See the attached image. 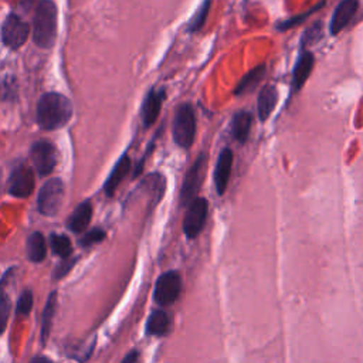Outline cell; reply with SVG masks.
Masks as SVG:
<instances>
[{
	"label": "cell",
	"instance_id": "obj_19",
	"mask_svg": "<svg viewBox=\"0 0 363 363\" xmlns=\"http://www.w3.org/2000/svg\"><path fill=\"white\" fill-rule=\"evenodd\" d=\"M170 328V318L163 309H155L146 322V333L150 336H164Z\"/></svg>",
	"mask_w": 363,
	"mask_h": 363
},
{
	"label": "cell",
	"instance_id": "obj_14",
	"mask_svg": "<svg viewBox=\"0 0 363 363\" xmlns=\"http://www.w3.org/2000/svg\"><path fill=\"white\" fill-rule=\"evenodd\" d=\"M163 99H164V91L162 89H150L147 92L140 111L145 128H149L156 122L162 109Z\"/></svg>",
	"mask_w": 363,
	"mask_h": 363
},
{
	"label": "cell",
	"instance_id": "obj_28",
	"mask_svg": "<svg viewBox=\"0 0 363 363\" xmlns=\"http://www.w3.org/2000/svg\"><path fill=\"white\" fill-rule=\"evenodd\" d=\"M104 238H105V231L101 228H94L82 235V238L79 240V244H81V247L88 248L96 242H101Z\"/></svg>",
	"mask_w": 363,
	"mask_h": 363
},
{
	"label": "cell",
	"instance_id": "obj_33",
	"mask_svg": "<svg viewBox=\"0 0 363 363\" xmlns=\"http://www.w3.org/2000/svg\"><path fill=\"white\" fill-rule=\"evenodd\" d=\"M0 187H1V169H0Z\"/></svg>",
	"mask_w": 363,
	"mask_h": 363
},
{
	"label": "cell",
	"instance_id": "obj_15",
	"mask_svg": "<svg viewBox=\"0 0 363 363\" xmlns=\"http://www.w3.org/2000/svg\"><path fill=\"white\" fill-rule=\"evenodd\" d=\"M278 102V91L275 88V85L269 84L265 85L257 98V113H258V119L259 121H267L271 113L274 112L275 106Z\"/></svg>",
	"mask_w": 363,
	"mask_h": 363
},
{
	"label": "cell",
	"instance_id": "obj_25",
	"mask_svg": "<svg viewBox=\"0 0 363 363\" xmlns=\"http://www.w3.org/2000/svg\"><path fill=\"white\" fill-rule=\"evenodd\" d=\"M323 4H325V1H320V3H318L315 7L309 9L308 11H305V13H302V14H298V16H294V17H289V18H286V20L278 23V24H277V30L285 31V30H289V28L296 27L298 24H301L302 21H305V20L308 18V16H311V14L316 13L318 10H320Z\"/></svg>",
	"mask_w": 363,
	"mask_h": 363
},
{
	"label": "cell",
	"instance_id": "obj_29",
	"mask_svg": "<svg viewBox=\"0 0 363 363\" xmlns=\"http://www.w3.org/2000/svg\"><path fill=\"white\" fill-rule=\"evenodd\" d=\"M320 24L316 23L311 28L305 30L302 38H301V50H308V45L315 43L320 37Z\"/></svg>",
	"mask_w": 363,
	"mask_h": 363
},
{
	"label": "cell",
	"instance_id": "obj_7",
	"mask_svg": "<svg viewBox=\"0 0 363 363\" xmlns=\"http://www.w3.org/2000/svg\"><path fill=\"white\" fill-rule=\"evenodd\" d=\"M208 214V201L204 197H196L189 206L183 220V231L187 238H196L207 220Z\"/></svg>",
	"mask_w": 363,
	"mask_h": 363
},
{
	"label": "cell",
	"instance_id": "obj_4",
	"mask_svg": "<svg viewBox=\"0 0 363 363\" xmlns=\"http://www.w3.org/2000/svg\"><path fill=\"white\" fill-rule=\"evenodd\" d=\"M206 167H207V155L200 153L194 160V163L189 167L183 179L180 196H179L180 206H189L196 199V194L200 190V186L204 180Z\"/></svg>",
	"mask_w": 363,
	"mask_h": 363
},
{
	"label": "cell",
	"instance_id": "obj_24",
	"mask_svg": "<svg viewBox=\"0 0 363 363\" xmlns=\"http://www.w3.org/2000/svg\"><path fill=\"white\" fill-rule=\"evenodd\" d=\"M210 4H211V0H204V1L201 3V6L199 7V10L194 13V16L191 17V20H190V23H189V26H187V30H189L190 33H196V31H199V30L204 26L206 20H207V17H208Z\"/></svg>",
	"mask_w": 363,
	"mask_h": 363
},
{
	"label": "cell",
	"instance_id": "obj_12",
	"mask_svg": "<svg viewBox=\"0 0 363 363\" xmlns=\"http://www.w3.org/2000/svg\"><path fill=\"white\" fill-rule=\"evenodd\" d=\"M357 7H359L357 0H342L336 6L329 23V31L332 35L339 34L350 23L354 13L357 11Z\"/></svg>",
	"mask_w": 363,
	"mask_h": 363
},
{
	"label": "cell",
	"instance_id": "obj_26",
	"mask_svg": "<svg viewBox=\"0 0 363 363\" xmlns=\"http://www.w3.org/2000/svg\"><path fill=\"white\" fill-rule=\"evenodd\" d=\"M6 275L0 282V335H3L10 316V299L6 294Z\"/></svg>",
	"mask_w": 363,
	"mask_h": 363
},
{
	"label": "cell",
	"instance_id": "obj_20",
	"mask_svg": "<svg viewBox=\"0 0 363 363\" xmlns=\"http://www.w3.org/2000/svg\"><path fill=\"white\" fill-rule=\"evenodd\" d=\"M265 75V65L264 64H259L257 65L255 68H252L251 71H248L237 84L235 89H234V95L235 96H240L245 92H250L252 91L264 78Z\"/></svg>",
	"mask_w": 363,
	"mask_h": 363
},
{
	"label": "cell",
	"instance_id": "obj_9",
	"mask_svg": "<svg viewBox=\"0 0 363 363\" xmlns=\"http://www.w3.org/2000/svg\"><path fill=\"white\" fill-rule=\"evenodd\" d=\"M31 160L40 176H48L57 163V152L50 140H37L31 146Z\"/></svg>",
	"mask_w": 363,
	"mask_h": 363
},
{
	"label": "cell",
	"instance_id": "obj_10",
	"mask_svg": "<svg viewBox=\"0 0 363 363\" xmlns=\"http://www.w3.org/2000/svg\"><path fill=\"white\" fill-rule=\"evenodd\" d=\"M35 186L34 172L27 164H18L10 174L9 193L14 197L24 199L28 197Z\"/></svg>",
	"mask_w": 363,
	"mask_h": 363
},
{
	"label": "cell",
	"instance_id": "obj_16",
	"mask_svg": "<svg viewBox=\"0 0 363 363\" xmlns=\"http://www.w3.org/2000/svg\"><path fill=\"white\" fill-rule=\"evenodd\" d=\"M129 170H130V159L128 157V155H123L116 162V164L113 166L112 172L109 173L108 179L104 183V193L108 197H111L115 193V190L118 189L121 182L125 179V176L129 173Z\"/></svg>",
	"mask_w": 363,
	"mask_h": 363
},
{
	"label": "cell",
	"instance_id": "obj_31",
	"mask_svg": "<svg viewBox=\"0 0 363 363\" xmlns=\"http://www.w3.org/2000/svg\"><path fill=\"white\" fill-rule=\"evenodd\" d=\"M139 359V352L138 350H130L121 363H138Z\"/></svg>",
	"mask_w": 363,
	"mask_h": 363
},
{
	"label": "cell",
	"instance_id": "obj_5",
	"mask_svg": "<svg viewBox=\"0 0 363 363\" xmlns=\"http://www.w3.org/2000/svg\"><path fill=\"white\" fill-rule=\"evenodd\" d=\"M64 200V183L58 177L47 180L40 189L37 197V208L43 216L52 217L55 216Z\"/></svg>",
	"mask_w": 363,
	"mask_h": 363
},
{
	"label": "cell",
	"instance_id": "obj_8",
	"mask_svg": "<svg viewBox=\"0 0 363 363\" xmlns=\"http://www.w3.org/2000/svg\"><path fill=\"white\" fill-rule=\"evenodd\" d=\"M30 34V27L16 14H9L1 26V40L11 50H18Z\"/></svg>",
	"mask_w": 363,
	"mask_h": 363
},
{
	"label": "cell",
	"instance_id": "obj_21",
	"mask_svg": "<svg viewBox=\"0 0 363 363\" xmlns=\"http://www.w3.org/2000/svg\"><path fill=\"white\" fill-rule=\"evenodd\" d=\"M47 255L45 238L40 231L33 233L27 240V257L31 262H41Z\"/></svg>",
	"mask_w": 363,
	"mask_h": 363
},
{
	"label": "cell",
	"instance_id": "obj_22",
	"mask_svg": "<svg viewBox=\"0 0 363 363\" xmlns=\"http://www.w3.org/2000/svg\"><path fill=\"white\" fill-rule=\"evenodd\" d=\"M55 311H57V292H51L47 298L45 308L43 311V319H41V342H43V345L47 342V339L50 336Z\"/></svg>",
	"mask_w": 363,
	"mask_h": 363
},
{
	"label": "cell",
	"instance_id": "obj_1",
	"mask_svg": "<svg viewBox=\"0 0 363 363\" xmlns=\"http://www.w3.org/2000/svg\"><path fill=\"white\" fill-rule=\"evenodd\" d=\"M72 116L71 101L58 92L44 94L35 111V119L40 128L45 130H55L65 126Z\"/></svg>",
	"mask_w": 363,
	"mask_h": 363
},
{
	"label": "cell",
	"instance_id": "obj_23",
	"mask_svg": "<svg viewBox=\"0 0 363 363\" xmlns=\"http://www.w3.org/2000/svg\"><path fill=\"white\" fill-rule=\"evenodd\" d=\"M50 245L55 255L62 259H68L72 254V244L71 240L64 234H51L50 235Z\"/></svg>",
	"mask_w": 363,
	"mask_h": 363
},
{
	"label": "cell",
	"instance_id": "obj_13",
	"mask_svg": "<svg viewBox=\"0 0 363 363\" xmlns=\"http://www.w3.org/2000/svg\"><path fill=\"white\" fill-rule=\"evenodd\" d=\"M313 64H315L313 54L309 50H301V54L296 60V64L292 72V82H291L292 94L298 92L303 86V84L306 82V79L309 78L313 69Z\"/></svg>",
	"mask_w": 363,
	"mask_h": 363
},
{
	"label": "cell",
	"instance_id": "obj_6",
	"mask_svg": "<svg viewBox=\"0 0 363 363\" xmlns=\"http://www.w3.org/2000/svg\"><path fill=\"white\" fill-rule=\"evenodd\" d=\"M182 291V278L176 271L162 274L155 285L153 299L159 306H169L174 303Z\"/></svg>",
	"mask_w": 363,
	"mask_h": 363
},
{
	"label": "cell",
	"instance_id": "obj_2",
	"mask_svg": "<svg viewBox=\"0 0 363 363\" xmlns=\"http://www.w3.org/2000/svg\"><path fill=\"white\" fill-rule=\"evenodd\" d=\"M57 37V6L52 0H40L34 10L33 40L40 48L52 47Z\"/></svg>",
	"mask_w": 363,
	"mask_h": 363
},
{
	"label": "cell",
	"instance_id": "obj_17",
	"mask_svg": "<svg viewBox=\"0 0 363 363\" xmlns=\"http://www.w3.org/2000/svg\"><path fill=\"white\" fill-rule=\"evenodd\" d=\"M92 218V204L89 200L79 203L71 213L67 225L72 233H82Z\"/></svg>",
	"mask_w": 363,
	"mask_h": 363
},
{
	"label": "cell",
	"instance_id": "obj_3",
	"mask_svg": "<svg viewBox=\"0 0 363 363\" xmlns=\"http://www.w3.org/2000/svg\"><path fill=\"white\" fill-rule=\"evenodd\" d=\"M173 140L177 146L189 149L196 138V115L190 104H182L173 119Z\"/></svg>",
	"mask_w": 363,
	"mask_h": 363
},
{
	"label": "cell",
	"instance_id": "obj_30",
	"mask_svg": "<svg viewBox=\"0 0 363 363\" xmlns=\"http://www.w3.org/2000/svg\"><path fill=\"white\" fill-rule=\"evenodd\" d=\"M74 262H75V259H64V261L55 268V271H54V278L60 279V278H62L64 275H67L68 271L72 268Z\"/></svg>",
	"mask_w": 363,
	"mask_h": 363
},
{
	"label": "cell",
	"instance_id": "obj_27",
	"mask_svg": "<svg viewBox=\"0 0 363 363\" xmlns=\"http://www.w3.org/2000/svg\"><path fill=\"white\" fill-rule=\"evenodd\" d=\"M33 301H34L33 292L30 289H24L21 292V295L18 296V301H17V305H16V313L27 316L31 312Z\"/></svg>",
	"mask_w": 363,
	"mask_h": 363
},
{
	"label": "cell",
	"instance_id": "obj_11",
	"mask_svg": "<svg viewBox=\"0 0 363 363\" xmlns=\"http://www.w3.org/2000/svg\"><path fill=\"white\" fill-rule=\"evenodd\" d=\"M233 160H234V155L230 147H224L217 157L216 167H214V184H216L217 194L220 196L225 193V189L228 186L231 169H233Z\"/></svg>",
	"mask_w": 363,
	"mask_h": 363
},
{
	"label": "cell",
	"instance_id": "obj_18",
	"mask_svg": "<svg viewBox=\"0 0 363 363\" xmlns=\"http://www.w3.org/2000/svg\"><path fill=\"white\" fill-rule=\"evenodd\" d=\"M251 123H252V115L250 112H247V111L237 112L233 116V121H231V135H233V138L240 143L247 142V139L250 136Z\"/></svg>",
	"mask_w": 363,
	"mask_h": 363
},
{
	"label": "cell",
	"instance_id": "obj_32",
	"mask_svg": "<svg viewBox=\"0 0 363 363\" xmlns=\"http://www.w3.org/2000/svg\"><path fill=\"white\" fill-rule=\"evenodd\" d=\"M30 363H54L51 359L45 357V356H34Z\"/></svg>",
	"mask_w": 363,
	"mask_h": 363
}]
</instances>
